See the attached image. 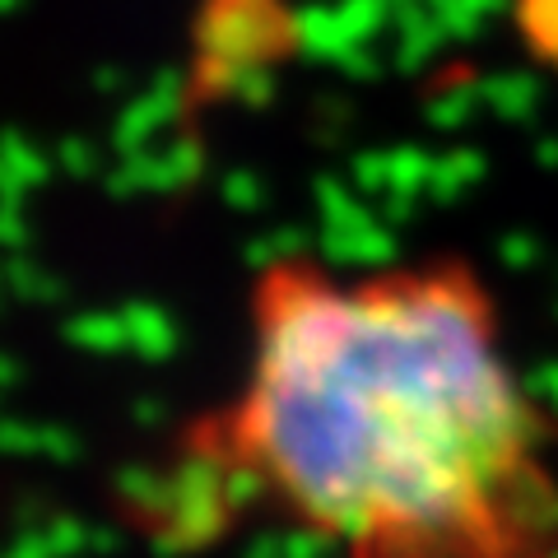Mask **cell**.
<instances>
[{
    "mask_svg": "<svg viewBox=\"0 0 558 558\" xmlns=\"http://www.w3.org/2000/svg\"><path fill=\"white\" fill-rule=\"evenodd\" d=\"M247 517L340 558H558V424L475 260L279 256L256 275L238 391L140 508L186 549Z\"/></svg>",
    "mask_w": 558,
    "mask_h": 558,
    "instance_id": "cell-1",
    "label": "cell"
}]
</instances>
